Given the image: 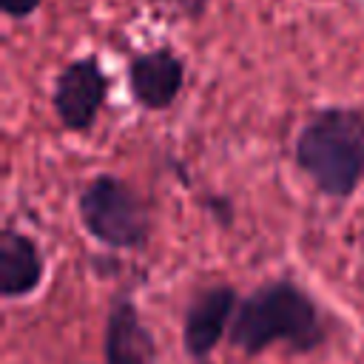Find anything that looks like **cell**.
I'll return each mask as SVG.
<instances>
[{"mask_svg":"<svg viewBox=\"0 0 364 364\" xmlns=\"http://www.w3.org/2000/svg\"><path fill=\"white\" fill-rule=\"evenodd\" d=\"M273 341H284L299 353H310L324 341L316 301L293 282H270L236 307L230 344L256 355Z\"/></svg>","mask_w":364,"mask_h":364,"instance_id":"obj_1","label":"cell"},{"mask_svg":"<svg viewBox=\"0 0 364 364\" xmlns=\"http://www.w3.org/2000/svg\"><path fill=\"white\" fill-rule=\"evenodd\" d=\"M296 162L333 199H347L364 179V114L318 111L296 136Z\"/></svg>","mask_w":364,"mask_h":364,"instance_id":"obj_2","label":"cell"},{"mask_svg":"<svg viewBox=\"0 0 364 364\" xmlns=\"http://www.w3.org/2000/svg\"><path fill=\"white\" fill-rule=\"evenodd\" d=\"M85 230L108 247H142L148 239V213L139 196L117 176H97L80 193Z\"/></svg>","mask_w":364,"mask_h":364,"instance_id":"obj_3","label":"cell"},{"mask_svg":"<svg viewBox=\"0 0 364 364\" xmlns=\"http://www.w3.org/2000/svg\"><path fill=\"white\" fill-rule=\"evenodd\" d=\"M105 91H108V77L94 54L68 63L54 85V111L63 128L74 134L88 131L100 114Z\"/></svg>","mask_w":364,"mask_h":364,"instance_id":"obj_4","label":"cell"},{"mask_svg":"<svg viewBox=\"0 0 364 364\" xmlns=\"http://www.w3.org/2000/svg\"><path fill=\"white\" fill-rule=\"evenodd\" d=\"M128 80H131V94L142 108L162 111L182 91L185 63L171 48H154L131 60Z\"/></svg>","mask_w":364,"mask_h":364,"instance_id":"obj_5","label":"cell"},{"mask_svg":"<svg viewBox=\"0 0 364 364\" xmlns=\"http://www.w3.org/2000/svg\"><path fill=\"white\" fill-rule=\"evenodd\" d=\"M236 307H239V299L233 287L216 284V287L202 290L185 313V330H182L185 350L193 358H205L222 341Z\"/></svg>","mask_w":364,"mask_h":364,"instance_id":"obj_6","label":"cell"},{"mask_svg":"<svg viewBox=\"0 0 364 364\" xmlns=\"http://www.w3.org/2000/svg\"><path fill=\"white\" fill-rule=\"evenodd\" d=\"M105 364H156V344L136 304L122 293L111 301L105 324Z\"/></svg>","mask_w":364,"mask_h":364,"instance_id":"obj_7","label":"cell"},{"mask_svg":"<svg viewBox=\"0 0 364 364\" xmlns=\"http://www.w3.org/2000/svg\"><path fill=\"white\" fill-rule=\"evenodd\" d=\"M43 279V256L37 245L20 233L6 228L0 233V293L6 299L28 296L37 290Z\"/></svg>","mask_w":364,"mask_h":364,"instance_id":"obj_8","label":"cell"},{"mask_svg":"<svg viewBox=\"0 0 364 364\" xmlns=\"http://www.w3.org/2000/svg\"><path fill=\"white\" fill-rule=\"evenodd\" d=\"M43 0H0V6H3V11L9 14V17H14V20H23V17H28L37 6H40Z\"/></svg>","mask_w":364,"mask_h":364,"instance_id":"obj_9","label":"cell"},{"mask_svg":"<svg viewBox=\"0 0 364 364\" xmlns=\"http://www.w3.org/2000/svg\"><path fill=\"white\" fill-rule=\"evenodd\" d=\"M159 3H171V6H176L179 11H185L188 17H202L205 14V9H208V0H159Z\"/></svg>","mask_w":364,"mask_h":364,"instance_id":"obj_10","label":"cell"}]
</instances>
